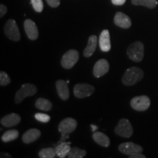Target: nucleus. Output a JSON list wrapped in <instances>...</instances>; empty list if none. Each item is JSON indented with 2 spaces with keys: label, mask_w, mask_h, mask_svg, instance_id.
Returning a JSON list of instances; mask_svg holds the SVG:
<instances>
[{
  "label": "nucleus",
  "mask_w": 158,
  "mask_h": 158,
  "mask_svg": "<svg viewBox=\"0 0 158 158\" xmlns=\"http://www.w3.org/2000/svg\"><path fill=\"white\" fill-rule=\"evenodd\" d=\"M143 71L137 67H132L124 72L122 78V81L126 86H133L143 79Z\"/></svg>",
  "instance_id": "1"
},
{
  "label": "nucleus",
  "mask_w": 158,
  "mask_h": 158,
  "mask_svg": "<svg viewBox=\"0 0 158 158\" xmlns=\"http://www.w3.org/2000/svg\"><path fill=\"white\" fill-rule=\"evenodd\" d=\"M77 127V122L73 118H66L59 124V131L62 134L60 142L69 138V135L72 133Z\"/></svg>",
  "instance_id": "2"
},
{
  "label": "nucleus",
  "mask_w": 158,
  "mask_h": 158,
  "mask_svg": "<svg viewBox=\"0 0 158 158\" xmlns=\"http://www.w3.org/2000/svg\"><path fill=\"white\" fill-rule=\"evenodd\" d=\"M127 54L128 57L133 62H141L144 56L143 44L141 41H135L131 43L127 49Z\"/></svg>",
  "instance_id": "3"
},
{
  "label": "nucleus",
  "mask_w": 158,
  "mask_h": 158,
  "mask_svg": "<svg viewBox=\"0 0 158 158\" xmlns=\"http://www.w3.org/2000/svg\"><path fill=\"white\" fill-rule=\"evenodd\" d=\"M4 31H5L6 37L11 40L17 42L21 40L19 27L14 19H9L5 23V27H4Z\"/></svg>",
  "instance_id": "4"
},
{
  "label": "nucleus",
  "mask_w": 158,
  "mask_h": 158,
  "mask_svg": "<svg viewBox=\"0 0 158 158\" xmlns=\"http://www.w3.org/2000/svg\"><path fill=\"white\" fill-rule=\"evenodd\" d=\"M37 89L34 84H24L21 86V89L17 91L15 97V102L17 104L21 103L23 100L27 97L35 95L37 93Z\"/></svg>",
  "instance_id": "5"
},
{
  "label": "nucleus",
  "mask_w": 158,
  "mask_h": 158,
  "mask_svg": "<svg viewBox=\"0 0 158 158\" xmlns=\"http://www.w3.org/2000/svg\"><path fill=\"white\" fill-rule=\"evenodd\" d=\"M114 132L118 136L128 138L133 134V126L127 118H122L116 126Z\"/></svg>",
  "instance_id": "6"
},
{
  "label": "nucleus",
  "mask_w": 158,
  "mask_h": 158,
  "mask_svg": "<svg viewBox=\"0 0 158 158\" xmlns=\"http://www.w3.org/2000/svg\"><path fill=\"white\" fill-rule=\"evenodd\" d=\"M79 53L76 49H71L63 55L61 59V64L65 69H71L78 62Z\"/></svg>",
  "instance_id": "7"
},
{
  "label": "nucleus",
  "mask_w": 158,
  "mask_h": 158,
  "mask_svg": "<svg viewBox=\"0 0 158 158\" xmlns=\"http://www.w3.org/2000/svg\"><path fill=\"white\" fill-rule=\"evenodd\" d=\"M151 101L147 95L136 96L130 100V106L132 108L138 111H145L149 108Z\"/></svg>",
  "instance_id": "8"
},
{
  "label": "nucleus",
  "mask_w": 158,
  "mask_h": 158,
  "mask_svg": "<svg viewBox=\"0 0 158 158\" xmlns=\"http://www.w3.org/2000/svg\"><path fill=\"white\" fill-rule=\"evenodd\" d=\"M95 89L92 85L85 84H78L74 86L73 92L77 98H84L92 95Z\"/></svg>",
  "instance_id": "9"
},
{
  "label": "nucleus",
  "mask_w": 158,
  "mask_h": 158,
  "mask_svg": "<svg viewBox=\"0 0 158 158\" xmlns=\"http://www.w3.org/2000/svg\"><path fill=\"white\" fill-rule=\"evenodd\" d=\"M118 149L122 153L127 155H131L135 153H142L143 150L142 147L133 142L122 143L118 146Z\"/></svg>",
  "instance_id": "10"
},
{
  "label": "nucleus",
  "mask_w": 158,
  "mask_h": 158,
  "mask_svg": "<svg viewBox=\"0 0 158 158\" xmlns=\"http://www.w3.org/2000/svg\"><path fill=\"white\" fill-rule=\"evenodd\" d=\"M109 70V63L106 59L98 60L93 68V74L95 78H100L106 75Z\"/></svg>",
  "instance_id": "11"
},
{
  "label": "nucleus",
  "mask_w": 158,
  "mask_h": 158,
  "mask_svg": "<svg viewBox=\"0 0 158 158\" xmlns=\"http://www.w3.org/2000/svg\"><path fill=\"white\" fill-rule=\"evenodd\" d=\"M24 30L29 39L35 40L38 38L39 31L36 23L31 19H27L24 21Z\"/></svg>",
  "instance_id": "12"
},
{
  "label": "nucleus",
  "mask_w": 158,
  "mask_h": 158,
  "mask_svg": "<svg viewBox=\"0 0 158 158\" xmlns=\"http://www.w3.org/2000/svg\"><path fill=\"white\" fill-rule=\"evenodd\" d=\"M114 23L122 29H129L132 25L130 18L122 12H117L114 19Z\"/></svg>",
  "instance_id": "13"
},
{
  "label": "nucleus",
  "mask_w": 158,
  "mask_h": 158,
  "mask_svg": "<svg viewBox=\"0 0 158 158\" xmlns=\"http://www.w3.org/2000/svg\"><path fill=\"white\" fill-rule=\"evenodd\" d=\"M56 88L59 98L62 100H68L70 97V91H69L68 82L62 79L56 81Z\"/></svg>",
  "instance_id": "14"
},
{
  "label": "nucleus",
  "mask_w": 158,
  "mask_h": 158,
  "mask_svg": "<svg viewBox=\"0 0 158 158\" xmlns=\"http://www.w3.org/2000/svg\"><path fill=\"white\" fill-rule=\"evenodd\" d=\"M99 45H100V50L103 52H108L110 50L111 45H110V33L108 29L102 30L100 34L99 37Z\"/></svg>",
  "instance_id": "15"
},
{
  "label": "nucleus",
  "mask_w": 158,
  "mask_h": 158,
  "mask_svg": "<svg viewBox=\"0 0 158 158\" xmlns=\"http://www.w3.org/2000/svg\"><path fill=\"white\" fill-rule=\"evenodd\" d=\"M21 122V116L15 113L7 114L1 118L2 125L6 127H11L17 125Z\"/></svg>",
  "instance_id": "16"
},
{
  "label": "nucleus",
  "mask_w": 158,
  "mask_h": 158,
  "mask_svg": "<svg viewBox=\"0 0 158 158\" xmlns=\"http://www.w3.org/2000/svg\"><path fill=\"white\" fill-rule=\"evenodd\" d=\"M41 133L38 129L36 128H31L25 132L22 136V141L24 143H31L32 142L37 141L40 137Z\"/></svg>",
  "instance_id": "17"
},
{
  "label": "nucleus",
  "mask_w": 158,
  "mask_h": 158,
  "mask_svg": "<svg viewBox=\"0 0 158 158\" xmlns=\"http://www.w3.org/2000/svg\"><path fill=\"white\" fill-rule=\"evenodd\" d=\"M97 43H98V38L95 35H91L89 37L88 44L85 48L84 51V55L85 57H90L92 56L96 50Z\"/></svg>",
  "instance_id": "18"
},
{
  "label": "nucleus",
  "mask_w": 158,
  "mask_h": 158,
  "mask_svg": "<svg viewBox=\"0 0 158 158\" xmlns=\"http://www.w3.org/2000/svg\"><path fill=\"white\" fill-rule=\"evenodd\" d=\"M92 138L95 143L102 147H108L110 146V139L106 134L102 132H94Z\"/></svg>",
  "instance_id": "19"
},
{
  "label": "nucleus",
  "mask_w": 158,
  "mask_h": 158,
  "mask_svg": "<svg viewBox=\"0 0 158 158\" xmlns=\"http://www.w3.org/2000/svg\"><path fill=\"white\" fill-rule=\"evenodd\" d=\"M70 142L66 143V142H62L59 143L56 147V156H58L60 158H64L68 156V154L70 152L71 149L70 147Z\"/></svg>",
  "instance_id": "20"
},
{
  "label": "nucleus",
  "mask_w": 158,
  "mask_h": 158,
  "mask_svg": "<svg viewBox=\"0 0 158 158\" xmlns=\"http://www.w3.org/2000/svg\"><path fill=\"white\" fill-rule=\"evenodd\" d=\"M35 107L41 110L49 111L52 108V103L45 98H38L35 102Z\"/></svg>",
  "instance_id": "21"
},
{
  "label": "nucleus",
  "mask_w": 158,
  "mask_h": 158,
  "mask_svg": "<svg viewBox=\"0 0 158 158\" xmlns=\"http://www.w3.org/2000/svg\"><path fill=\"white\" fill-rule=\"evenodd\" d=\"M19 135V133L17 130H10L6 131L2 136V141L5 143L10 142L17 139Z\"/></svg>",
  "instance_id": "22"
},
{
  "label": "nucleus",
  "mask_w": 158,
  "mask_h": 158,
  "mask_svg": "<svg viewBox=\"0 0 158 158\" xmlns=\"http://www.w3.org/2000/svg\"><path fill=\"white\" fill-rule=\"evenodd\" d=\"M132 3L134 5H141L148 7L149 9H153L157 5V0H132Z\"/></svg>",
  "instance_id": "23"
},
{
  "label": "nucleus",
  "mask_w": 158,
  "mask_h": 158,
  "mask_svg": "<svg viewBox=\"0 0 158 158\" xmlns=\"http://www.w3.org/2000/svg\"><path fill=\"white\" fill-rule=\"evenodd\" d=\"M86 152L84 149H80L78 147L71 148L70 152L68 154L69 158H82L86 156Z\"/></svg>",
  "instance_id": "24"
},
{
  "label": "nucleus",
  "mask_w": 158,
  "mask_h": 158,
  "mask_svg": "<svg viewBox=\"0 0 158 158\" xmlns=\"http://www.w3.org/2000/svg\"><path fill=\"white\" fill-rule=\"evenodd\" d=\"M40 158H54L56 157V149L54 148H45L40 151L38 154Z\"/></svg>",
  "instance_id": "25"
},
{
  "label": "nucleus",
  "mask_w": 158,
  "mask_h": 158,
  "mask_svg": "<svg viewBox=\"0 0 158 158\" xmlns=\"http://www.w3.org/2000/svg\"><path fill=\"white\" fill-rule=\"evenodd\" d=\"M11 80L8 75L4 71L0 72V85L1 86H7L10 83Z\"/></svg>",
  "instance_id": "26"
},
{
  "label": "nucleus",
  "mask_w": 158,
  "mask_h": 158,
  "mask_svg": "<svg viewBox=\"0 0 158 158\" xmlns=\"http://www.w3.org/2000/svg\"><path fill=\"white\" fill-rule=\"evenodd\" d=\"M31 4L37 13H41L43 10V0H31Z\"/></svg>",
  "instance_id": "27"
},
{
  "label": "nucleus",
  "mask_w": 158,
  "mask_h": 158,
  "mask_svg": "<svg viewBox=\"0 0 158 158\" xmlns=\"http://www.w3.org/2000/svg\"><path fill=\"white\" fill-rule=\"evenodd\" d=\"M35 118H36V120H37V121L43 122V123H46V122H48L51 119L50 116H48V114H42V113L35 114Z\"/></svg>",
  "instance_id": "28"
},
{
  "label": "nucleus",
  "mask_w": 158,
  "mask_h": 158,
  "mask_svg": "<svg viewBox=\"0 0 158 158\" xmlns=\"http://www.w3.org/2000/svg\"><path fill=\"white\" fill-rule=\"evenodd\" d=\"M48 5L51 7H57L60 5V0H46Z\"/></svg>",
  "instance_id": "29"
},
{
  "label": "nucleus",
  "mask_w": 158,
  "mask_h": 158,
  "mask_svg": "<svg viewBox=\"0 0 158 158\" xmlns=\"http://www.w3.org/2000/svg\"><path fill=\"white\" fill-rule=\"evenodd\" d=\"M7 12V7L3 4H1L0 5V17L2 18L4 15H5Z\"/></svg>",
  "instance_id": "30"
},
{
  "label": "nucleus",
  "mask_w": 158,
  "mask_h": 158,
  "mask_svg": "<svg viewBox=\"0 0 158 158\" xmlns=\"http://www.w3.org/2000/svg\"><path fill=\"white\" fill-rule=\"evenodd\" d=\"M126 0H111L112 4H114V5H123L125 3Z\"/></svg>",
  "instance_id": "31"
},
{
  "label": "nucleus",
  "mask_w": 158,
  "mask_h": 158,
  "mask_svg": "<svg viewBox=\"0 0 158 158\" xmlns=\"http://www.w3.org/2000/svg\"><path fill=\"white\" fill-rule=\"evenodd\" d=\"M130 158H146V156L142 155L141 153H135L133 155H129Z\"/></svg>",
  "instance_id": "32"
},
{
  "label": "nucleus",
  "mask_w": 158,
  "mask_h": 158,
  "mask_svg": "<svg viewBox=\"0 0 158 158\" xmlns=\"http://www.w3.org/2000/svg\"><path fill=\"white\" fill-rule=\"evenodd\" d=\"M0 157L1 158H4V157H7V158H11L12 156L10 155L9 153H7V152H1V155H0Z\"/></svg>",
  "instance_id": "33"
},
{
  "label": "nucleus",
  "mask_w": 158,
  "mask_h": 158,
  "mask_svg": "<svg viewBox=\"0 0 158 158\" xmlns=\"http://www.w3.org/2000/svg\"><path fill=\"white\" fill-rule=\"evenodd\" d=\"M91 128H92V132H95L98 129V126H96V125H94V124H91Z\"/></svg>",
  "instance_id": "34"
}]
</instances>
